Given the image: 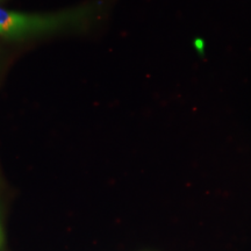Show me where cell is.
Masks as SVG:
<instances>
[{
    "mask_svg": "<svg viewBox=\"0 0 251 251\" xmlns=\"http://www.w3.org/2000/svg\"><path fill=\"white\" fill-rule=\"evenodd\" d=\"M72 15H29L0 8V35L26 36L42 33L70 23Z\"/></svg>",
    "mask_w": 251,
    "mask_h": 251,
    "instance_id": "cell-1",
    "label": "cell"
},
{
    "mask_svg": "<svg viewBox=\"0 0 251 251\" xmlns=\"http://www.w3.org/2000/svg\"><path fill=\"white\" fill-rule=\"evenodd\" d=\"M0 241H1V237H0Z\"/></svg>",
    "mask_w": 251,
    "mask_h": 251,
    "instance_id": "cell-2",
    "label": "cell"
}]
</instances>
